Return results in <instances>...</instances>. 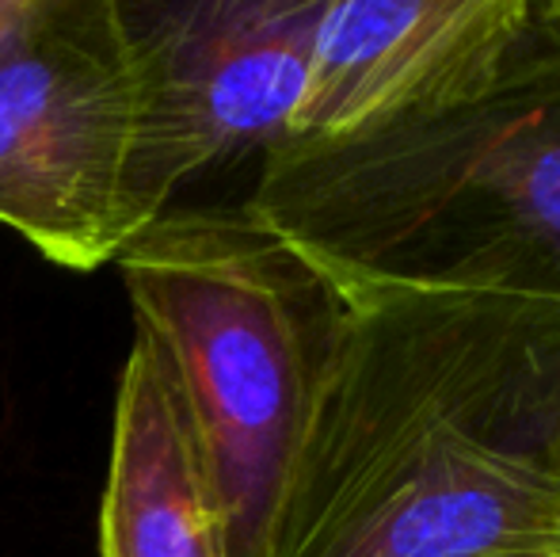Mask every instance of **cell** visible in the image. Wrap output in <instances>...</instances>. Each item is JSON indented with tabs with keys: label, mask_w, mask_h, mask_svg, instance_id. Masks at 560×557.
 Returning a JSON list of instances; mask_svg holds the SVG:
<instances>
[{
	"label": "cell",
	"mask_w": 560,
	"mask_h": 557,
	"mask_svg": "<svg viewBox=\"0 0 560 557\" xmlns=\"http://www.w3.org/2000/svg\"><path fill=\"white\" fill-rule=\"evenodd\" d=\"M503 557H553V554H503Z\"/></svg>",
	"instance_id": "obj_8"
},
{
	"label": "cell",
	"mask_w": 560,
	"mask_h": 557,
	"mask_svg": "<svg viewBox=\"0 0 560 557\" xmlns=\"http://www.w3.org/2000/svg\"><path fill=\"white\" fill-rule=\"evenodd\" d=\"M553 557H560V520H557V554Z\"/></svg>",
	"instance_id": "obj_9"
},
{
	"label": "cell",
	"mask_w": 560,
	"mask_h": 557,
	"mask_svg": "<svg viewBox=\"0 0 560 557\" xmlns=\"http://www.w3.org/2000/svg\"><path fill=\"white\" fill-rule=\"evenodd\" d=\"M560 305L343 298L267 557L557 554Z\"/></svg>",
	"instance_id": "obj_1"
},
{
	"label": "cell",
	"mask_w": 560,
	"mask_h": 557,
	"mask_svg": "<svg viewBox=\"0 0 560 557\" xmlns=\"http://www.w3.org/2000/svg\"><path fill=\"white\" fill-rule=\"evenodd\" d=\"M133 336L191 423L229 557H267L343 298L241 202H176L118 253Z\"/></svg>",
	"instance_id": "obj_3"
},
{
	"label": "cell",
	"mask_w": 560,
	"mask_h": 557,
	"mask_svg": "<svg viewBox=\"0 0 560 557\" xmlns=\"http://www.w3.org/2000/svg\"><path fill=\"white\" fill-rule=\"evenodd\" d=\"M530 0H320L287 138H347L477 84Z\"/></svg>",
	"instance_id": "obj_6"
},
{
	"label": "cell",
	"mask_w": 560,
	"mask_h": 557,
	"mask_svg": "<svg viewBox=\"0 0 560 557\" xmlns=\"http://www.w3.org/2000/svg\"><path fill=\"white\" fill-rule=\"evenodd\" d=\"M133 123L118 0H0V225L61 268L118 260Z\"/></svg>",
	"instance_id": "obj_4"
},
{
	"label": "cell",
	"mask_w": 560,
	"mask_h": 557,
	"mask_svg": "<svg viewBox=\"0 0 560 557\" xmlns=\"http://www.w3.org/2000/svg\"><path fill=\"white\" fill-rule=\"evenodd\" d=\"M244 207L339 298L560 305V0H530L477 84L347 138H282Z\"/></svg>",
	"instance_id": "obj_2"
},
{
	"label": "cell",
	"mask_w": 560,
	"mask_h": 557,
	"mask_svg": "<svg viewBox=\"0 0 560 557\" xmlns=\"http://www.w3.org/2000/svg\"><path fill=\"white\" fill-rule=\"evenodd\" d=\"M100 557H229L191 423L141 336L118 374Z\"/></svg>",
	"instance_id": "obj_7"
},
{
	"label": "cell",
	"mask_w": 560,
	"mask_h": 557,
	"mask_svg": "<svg viewBox=\"0 0 560 557\" xmlns=\"http://www.w3.org/2000/svg\"><path fill=\"white\" fill-rule=\"evenodd\" d=\"M133 50L138 233L184 187L290 135L320 0H118Z\"/></svg>",
	"instance_id": "obj_5"
}]
</instances>
